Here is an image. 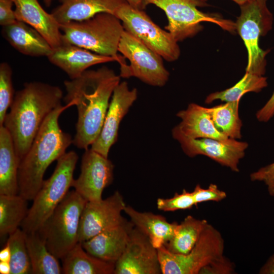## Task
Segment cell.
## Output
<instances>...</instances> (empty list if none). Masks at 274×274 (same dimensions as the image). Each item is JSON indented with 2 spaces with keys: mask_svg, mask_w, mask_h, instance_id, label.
<instances>
[{
  "mask_svg": "<svg viewBox=\"0 0 274 274\" xmlns=\"http://www.w3.org/2000/svg\"><path fill=\"white\" fill-rule=\"evenodd\" d=\"M120 77L107 67L86 70L80 76L64 82L65 104L75 103L78 111L76 133L73 144L86 150L98 136L110 104V99Z\"/></svg>",
  "mask_w": 274,
  "mask_h": 274,
  "instance_id": "obj_1",
  "label": "cell"
},
{
  "mask_svg": "<svg viewBox=\"0 0 274 274\" xmlns=\"http://www.w3.org/2000/svg\"><path fill=\"white\" fill-rule=\"evenodd\" d=\"M63 98L60 87L34 81L17 91L4 125L10 134L20 162L28 151L43 123Z\"/></svg>",
  "mask_w": 274,
  "mask_h": 274,
  "instance_id": "obj_2",
  "label": "cell"
},
{
  "mask_svg": "<svg viewBox=\"0 0 274 274\" xmlns=\"http://www.w3.org/2000/svg\"><path fill=\"white\" fill-rule=\"evenodd\" d=\"M73 106L75 104L72 102L64 106L61 104L49 114L20 162L19 194L27 200H32L41 187L50 164L64 154L73 143L71 135L63 132L58 123L60 114Z\"/></svg>",
  "mask_w": 274,
  "mask_h": 274,
  "instance_id": "obj_3",
  "label": "cell"
},
{
  "mask_svg": "<svg viewBox=\"0 0 274 274\" xmlns=\"http://www.w3.org/2000/svg\"><path fill=\"white\" fill-rule=\"evenodd\" d=\"M62 42L85 48L95 53L116 58L120 67L127 64L118 54V46L124 30L114 15L100 13L87 20L60 24Z\"/></svg>",
  "mask_w": 274,
  "mask_h": 274,
  "instance_id": "obj_4",
  "label": "cell"
},
{
  "mask_svg": "<svg viewBox=\"0 0 274 274\" xmlns=\"http://www.w3.org/2000/svg\"><path fill=\"white\" fill-rule=\"evenodd\" d=\"M78 159L77 154L71 151L57 160L53 174L44 181L21 225L25 233L39 230L65 197L74 179L73 174Z\"/></svg>",
  "mask_w": 274,
  "mask_h": 274,
  "instance_id": "obj_5",
  "label": "cell"
},
{
  "mask_svg": "<svg viewBox=\"0 0 274 274\" xmlns=\"http://www.w3.org/2000/svg\"><path fill=\"white\" fill-rule=\"evenodd\" d=\"M87 202L75 190L69 191L38 230L57 258L61 259L79 243L80 219Z\"/></svg>",
  "mask_w": 274,
  "mask_h": 274,
  "instance_id": "obj_6",
  "label": "cell"
},
{
  "mask_svg": "<svg viewBox=\"0 0 274 274\" xmlns=\"http://www.w3.org/2000/svg\"><path fill=\"white\" fill-rule=\"evenodd\" d=\"M266 1L250 0L241 6V14L235 22L247 50L246 72L261 76L265 74L268 51L260 47L259 39L271 29L273 19Z\"/></svg>",
  "mask_w": 274,
  "mask_h": 274,
  "instance_id": "obj_7",
  "label": "cell"
},
{
  "mask_svg": "<svg viewBox=\"0 0 274 274\" xmlns=\"http://www.w3.org/2000/svg\"><path fill=\"white\" fill-rule=\"evenodd\" d=\"M150 4L165 12L168 19L165 28L177 42L198 33L202 29V22L216 24L230 32L236 30L235 23L232 21L199 10L198 7L205 5L199 0H144L145 7Z\"/></svg>",
  "mask_w": 274,
  "mask_h": 274,
  "instance_id": "obj_8",
  "label": "cell"
},
{
  "mask_svg": "<svg viewBox=\"0 0 274 274\" xmlns=\"http://www.w3.org/2000/svg\"><path fill=\"white\" fill-rule=\"evenodd\" d=\"M224 249V242L220 232L208 223L188 254H174L164 246L157 249L162 273H199L203 267L223 255Z\"/></svg>",
  "mask_w": 274,
  "mask_h": 274,
  "instance_id": "obj_9",
  "label": "cell"
},
{
  "mask_svg": "<svg viewBox=\"0 0 274 274\" xmlns=\"http://www.w3.org/2000/svg\"><path fill=\"white\" fill-rule=\"evenodd\" d=\"M125 30L138 39L167 61L177 60L180 55L178 42L166 30L155 24L143 11L125 2L114 14Z\"/></svg>",
  "mask_w": 274,
  "mask_h": 274,
  "instance_id": "obj_10",
  "label": "cell"
},
{
  "mask_svg": "<svg viewBox=\"0 0 274 274\" xmlns=\"http://www.w3.org/2000/svg\"><path fill=\"white\" fill-rule=\"evenodd\" d=\"M118 52L127 58L129 65L120 68V77H134L154 86H163L169 73L165 67L162 58L138 39L124 30L120 39Z\"/></svg>",
  "mask_w": 274,
  "mask_h": 274,
  "instance_id": "obj_11",
  "label": "cell"
},
{
  "mask_svg": "<svg viewBox=\"0 0 274 274\" xmlns=\"http://www.w3.org/2000/svg\"><path fill=\"white\" fill-rule=\"evenodd\" d=\"M172 135L189 157L204 155L235 172H239V162L244 157L248 147L247 142L235 139L224 141L210 138H187L176 126L172 130Z\"/></svg>",
  "mask_w": 274,
  "mask_h": 274,
  "instance_id": "obj_12",
  "label": "cell"
},
{
  "mask_svg": "<svg viewBox=\"0 0 274 274\" xmlns=\"http://www.w3.org/2000/svg\"><path fill=\"white\" fill-rule=\"evenodd\" d=\"M114 167L108 157L88 148L82 156L80 174L72 187L87 201H100L103 191L113 182Z\"/></svg>",
  "mask_w": 274,
  "mask_h": 274,
  "instance_id": "obj_13",
  "label": "cell"
},
{
  "mask_svg": "<svg viewBox=\"0 0 274 274\" xmlns=\"http://www.w3.org/2000/svg\"><path fill=\"white\" fill-rule=\"evenodd\" d=\"M159 273L162 270L157 249L134 227L124 252L115 264L114 274Z\"/></svg>",
  "mask_w": 274,
  "mask_h": 274,
  "instance_id": "obj_14",
  "label": "cell"
},
{
  "mask_svg": "<svg viewBox=\"0 0 274 274\" xmlns=\"http://www.w3.org/2000/svg\"><path fill=\"white\" fill-rule=\"evenodd\" d=\"M126 206L117 191L100 201H87L81 217L78 242L87 241L119 223L124 218L122 212Z\"/></svg>",
  "mask_w": 274,
  "mask_h": 274,
  "instance_id": "obj_15",
  "label": "cell"
},
{
  "mask_svg": "<svg viewBox=\"0 0 274 274\" xmlns=\"http://www.w3.org/2000/svg\"><path fill=\"white\" fill-rule=\"evenodd\" d=\"M138 90L130 89L126 82H120L115 88L101 130L91 149L108 157L111 147L116 142L122 119L136 100Z\"/></svg>",
  "mask_w": 274,
  "mask_h": 274,
  "instance_id": "obj_16",
  "label": "cell"
},
{
  "mask_svg": "<svg viewBox=\"0 0 274 274\" xmlns=\"http://www.w3.org/2000/svg\"><path fill=\"white\" fill-rule=\"evenodd\" d=\"M133 227L130 221L124 218L118 224L81 243L90 254L115 264L124 252Z\"/></svg>",
  "mask_w": 274,
  "mask_h": 274,
  "instance_id": "obj_17",
  "label": "cell"
},
{
  "mask_svg": "<svg viewBox=\"0 0 274 274\" xmlns=\"http://www.w3.org/2000/svg\"><path fill=\"white\" fill-rule=\"evenodd\" d=\"M47 57L52 64L64 72L70 79L78 77L93 65L117 61L114 57L100 55L64 42L53 48Z\"/></svg>",
  "mask_w": 274,
  "mask_h": 274,
  "instance_id": "obj_18",
  "label": "cell"
},
{
  "mask_svg": "<svg viewBox=\"0 0 274 274\" xmlns=\"http://www.w3.org/2000/svg\"><path fill=\"white\" fill-rule=\"evenodd\" d=\"M17 20L30 25L39 31L53 48L62 43L60 24L52 13L47 12L38 0H12Z\"/></svg>",
  "mask_w": 274,
  "mask_h": 274,
  "instance_id": "obj_19",
  "label": "cell"
},
{
  "mask_svg": "<svg viewBox=\"0 0 274 274\" xmlns=\"http://www.w3.org/2000/svg\"><path fill=\"white\" fill-rule=\"evenodd\" d=\"M6 41L20 53L29 56L47 57L53 48L48 41L30 25L19 20L2 27Z\"/></svg>",
  "mask_w": 274,
  "mask_h": 274,
  "instance_id": "obj_20",
  "label": "cell"
},
{
  "mask_svg": "<svg viewBox=\"0 0 274 274\" xmlns=\"http://www.w3.org/2000/svg\"><path fill=\"white\" fill-rule=\"evenodd\" d=\"M52 15L60 24L89 19L100 13L115 14L125 0H60ZM127 3V2H126Z\"/></svg>",
  "mask_w": 274,
  "mask_h": 274,
  "instance_id": "obj_21",
  "label": "cell"
},
{
  "mask_svg": "<svg viewBox=\"0 0 274 274\" xmlns=\"http://www.w3.org/2000/svg\"><path fill=\"white\" fill-rule=\"evenodd\" d=\"M181 120L176 126L187 138L191 139L210 138L228 141L230 139L221 133L215 127L208 108L194 103L177 113Z\"/></svg>",
  "mask_w": 274,
  "mask_h": 274,
  "instance_id": "obj_22",
  "label": "cell"
},
{
  "mask_svg": "<svg viewBox=\"0 0 274 274\" xmlns=\"http://www.w3.org/2000/svg\"><path fill=\"white\" fill-rule=\"evenodd\" d=\"M124 212L134 227L145 234L157 249L170 240L178 225L177 222H168L160 215L139 212L130 206H126Z\"/></svg>",
  "mask_w": 274,
  "mask_h": 274,
  "instance_id": "obj_23",
  "label": "cell"
},
{
  "mask_svg": "<svg viewBox=\"0 0 274 274\" xmlns=\"http://www.w3.org/2000/svg\"><path fill=\"white\" fill-rule=\"evenodd\" d=\"M19 164L10 134L0 126V195L19 194Z\"/></svg>",
  "mask_w": 274,
  "mask_h": 274,
  "instance_id": "obj_24",
  "label": "cell"
},
{
  "mask_svg": "<svg viewBox=\"0 0 274 274\" xmlns=\"http://www.w3.org/2000/svg\"><path fill=\"white\" fill-rule=\"evenodd\" d=\"M64 274H113L115 264L102 260L88 253L78 243L61 259Z\"/></svg>",
  "mask_w": 274,
  "mask_h": 274,
  "instance_id": "obj_25",
  "label": "cell"
},
{
  "mask_svg": "<svg viewBox=\"0 0 274 274\" xmlns=\"http://www.w3.org/2000/svg\"><path fill=\"white\" fill-rule=\"evenodd\" d=\"M25 241L31 263V273H62V267L58 259L49 251L45 239L38 231L25 233Z\"/></svg>",
  "mask_w": 274,
  "mask_h": 274,
  "instance_id": "obj_26",
  "label": "cell"
},
{
  "mask_svg": "<svg viewBox=\"0 0 274 274\" xmlns=\"http://www.w3.org/2000/svg\"><path fill=\"white\" fill-rule=\"evenodd\" d=\"M206 220L198 219L189 215L178 224L170 240L164 245L170 252L177 254H187L198 242L204 227Z\"/></svg>",
  "mask_w": 274,
  "mask_h": 274,
  "instance_id": "obj_27",
  "label": "cell"
},
{
  "mask_svg": "<svg viewBox=\"0 0 274 274\" xmlns=\"http://www.w3.org/2000/svg\"><path fill=\"white\" fill-rule=\"evenodd\" d=\"M20 194L0 195V235H9L21 226L29 209Z\"/></svg>",
  "mask_w": 274,
  "mask_h": 274,
  "instance_id": "obj_28",
  "label": "cell"
},
{
  "mask_svg": "<svg viewBox=\"0 0 274 274\" xmlns=\"http://www.w3.org/2000/svg\"><path fill=\"white\" fill-rule=\"evenodd\" d=\"M240 100L225 102L208 108L216 128L223 134L232 139H241L242 122L238 108Z\"/></svg>",
  "mask_w": 274,
  "mask_h": 274,
  "instance_id": "obj_29",
  "label": "cell"
},
{
  "mask_svg": "<svg viewBox=\"0 0 274 274\" xmlns=\"http://www.w3.org/2000/svg\"><path fill=\"white\" fill-rule=\"evenodd\" d=\"M267 86V78L264 76L246 72L243 78L231 87L210 94L205 102L210 104L216 100L225 102L240 100L245 93L259 92Z\"/></svg>",
  "mask_w": 274,
  "mask_h": 274,
  "instance_id": "obj_30",
  "label": "cell"
},
{
  "mask_svg": "<svg viewBox=\"0 0 274 274\" xmlns=\"http://www.w3.org/2000/svg\"><path fill=\"white\" fill-rule=\"evenodd\" d=\"M11 250V274L31 273V266L25 241V233L20 228L9 235Z\"/></svg>",
  "mask_w": 274,
  "mask_h": 274,
  "instance_id": "obj_31",
  "label": "cell"
},
{
  "mask_svg": "<svg viewBox=\"0 0 274 274\" xmlns=\"http://www.w3.org/2000/svg\"><path fill=\"white\" fill-rule=\"evenodd\" d=\"M12 70L6 62L0 64V126L4 124L8 109L15 96L12 83Z\"/></svg>",
  "mask_w": 274,
  "mask_h": 274,
  "instance_id": "obj_32",
  "label": "cell"
},
{
  "mask_svg": "<svg viewBox=\"0 0 274 274\" xmlns=\"http://www.w3.org/2000/svg\"><path fill=\"white\" fill-rule=\"evenodd\" d=\"M193 206L196 204L193 194L185 189L181 193H176L171 198H160L157 200L158 209L164 212L189 209Z\"/></svg>",
  "mask_w": 274,
  "mask_h": 274,
  "instance_id": "obj_33",
  "label": "cell"
},
{
  "mask_svg": "<svg viewBox=\"0 0 274 274\" xmlns=\"http://www.w3.org/2000/svg\"><path fill=\"white\" fill-rule=\"evenodd\" d=\"M192 193L196 206L198 203L204 201H220L226 197V193L214 184H211L207 189L202 188L197 184Z\"/></svg>",
  "mask_w": 274,
  "mask_h": 274,
  "instance_id": "obj_34",
  "label": "cell"
},
{
  "mask_svg": "<svg viewBox=\"0 0 274 274\" xmlns=\"http://www.w3.org/2000/svg\"><path fill=\"white\" fill-rule=\"evenodd\" d=\"M234 269V264L223 255L203 267L199 273L230 274Z\"/></svg>",
  "mask_w": 274,
  "mask_h": 274,
  "instance_id": "obj_35",
  "label": "cell"
},
{
  "mask_svg": "<svg viewBox=\"0 0 274 274\" xmlns=\"http://www.w3.org/2000/svg\"><path fill=\"white\" fill-rule=\"evenodd\" d=\"M252 181L263 182L266 185L269 194L274 196V162L263 166L250 175Z\"/></svg>",
  "mask_w": 274,
  "mask_h": 274,
  "instance_id": "obj_36",
  "label": "cell"
},
{
  "mask_svg": "<svg viewBox=\"0 0 274 274\" xmlns=\"http://www.w3.org/2000/svg\"><path fill=\"white\" fill-rule=\"evenodd\" d=\"M12 0H0V24L3 27L13 24L17 20Z\"/></svg>",
  "mask_w": 274,
  "mask_h": 274,
  "instance_id": "obj_37",
  "label": "cell"
},
{
  "mask_svg": "<svg viewBox=\"0 0 274 274\" xmlns=\"http://www.w3.org/2000/svg\"><path fill=\"white\" fill-rule=\"evenodd\" d=\"M274 116V91L270 97L256 113V116L260 122L268 121Z\"/></svg>",
  "mask_w": 274,
  "mask_h": 274,
  "instance_id": "obj_38",
  "label": "cell"
},
{
  "mask_svg": "<svg viewBox=\"0 0 274 274\" xmlns=\"http://www.w3.org/2000/svg\"><path fill=\"white\" fill-rule=\"evenodd\" d=\"M259 273L260 274H274V254L261 267Z\"/></svg>",
  "mask_w": 274,
  "mask_h": 274,
  "instance_id": "obj_39",
  "label": "cell"
},
{
  "mask_svg": "<svg viewBox=\"0 0 274 274\" xmlns=\"http://www.w3.org/2000/svg\"><path fill=\"white\" fill-rule=\"evenodd\" d=\"M11 259V250L9 244L6 243L5 247L0 251V261L10 262Z\"/></svg>",
  "mask_w": 274,
  "mask_h": 274,
  "instance_id": "obj_40",
  "label": "cell"
},
{
  "mask_svg": "<svg viewBox=\"0 0 274 274\" xmlns=\"http://www.w3.org/2000/svg\"><path fill=\"white\" fill-rule=\"evenodd\" d=\"M129 5L131 6L143 10L145 9V6L144 5V0H125Z\"/></svg>",
  "mask_w": 274,
  "mask_h": 274,
  "instance_id": "obj_41",
  "label": "cell"
},
{
  "mask_svg": "<svg viewBox=\"0 0 274 274\" xmlns=\"http://www.w3.org/2000/svg\"><path fill=\"white\" fill-rule=\"evenodd\" d=\"M11 268L10 262L0 261V273L11 274Z\"/></svg>",
  "mask_w": 274,
  "mask_h": 274,
  "instance_id": "obj_42",
  "label": "cell"
},
{
  "mask_svg": "<svg viewBox=\"0 0 274 274\" xmlns=\"http://www.w3.org/2000/svg\"><path fill=\"white\" fill-rule=\"evenodd\" d=\"M236 3H237L238 5H239L240 6L242 5H243L250 1V0H232Z\"/></svg>",
  "mask_w": 274,
  "mask_h": 274,
  "instance_id": "obj_43",
  "label": "cell"
},
{
  "mask_svg": "<svg viewBox=\"0 0 274 274\" xmlns=\"http://www.w3.org/2000/svg\"><path fill=\"white\" fill-rule=\"evenodd\" d=\"M53 0H43L44 4L47 7H50Z\"/></svg>",
  "mask_w": 274,
  "mask_h": 274,
  "instance_id": "obj_44",
  "label": "cell"
},
{
  "mask_svg": "<svg viewBox=\"0 0 274 274\" xmlns=\"http://www.w3.org/2000/svg\"><path fill=\"white\" fill-rule=\"evenodd\" d=\"M199 1L202 2V3H203L204 4H206V2L207 1V0H199Z\"/></svg>",
  "mask_w": 274,
  "mask_h": 274,
  "instance_id": "obj_45",
  "label": "cell"
}]
</instances>
